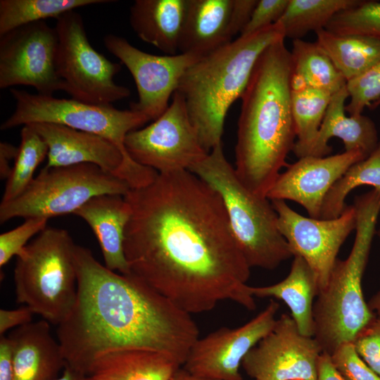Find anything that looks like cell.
Listing matches in <instances>:
<instances>
[{"instance_id": "1", "label": "cell", "mask_w": 380, "mask_h": 380, "mask_svg": "<svg viewBox=\"0 0 380 380\" xmlns=\"http://www.w3.org/2000/svg\"><path fill=\"white\" fill-rule=\"evenodd\" d=\"M124 251L131 274L189 314L231 300L255 309L250 269L220 195L189 170L130 189Z\"/></svg>"}, {"instance_id": "2", "label": "cell", "mask_w": 380, "mask_h": 380, "mask_svg": "<svg viewBox=\"0 0 380 380\" xmlns=\"http://www.w3.org/2000/svg\"><path fill=\"white\" fill-rule=\"evenodd\" d=\"M77 299L56 336L66 365L86 376L106 354L146 350L183 365L198 338L191 314L132 274L112 271L76 245Z\"/></svg>"}, {"instance_id": "3", "label": "cell", "mask_w": 380, "mask_h": 380, "mask_svg": "<svg viewBox=\"0 0 380 380\" xmlns=\"http://www.w3.org/2000/svg\"><path fill=\"white\" fill-rule=\"evenodd\" d=\"M284 39L260 55L241 97L235 170L251 192L267 198L293 151L296 137L291 108L292 61Z\"/></svg>"}, {"instance_id": "4", "label": "cell", "mask_w": 380, "mask_h": 380, "mask_svg": "<svg viewBox=\"0 0 380 380\" xmlns=\"http://www.w3.org/2000/svg\"><path fill=\"white\" fill-rule=\"evenodd\" d=\"M285 39L280 23L234 41L201 57L182 77L177 91L206 151L222 142L227 113L241 98L262 52Z\"/></svg>"}, {"instance_id": "5", "label": "cell", "mask_w": 380, "mask_h": 380, "mask_svg": "<svg viewBox=\"0 0 380 380\" xmlns=\"http://www.w3.org/2000/svg\"><path fill=\"white\" fill-rule=\"evenodd\" d=\"M353 205L357 225L351 251L346 260L337 259L313 305V337L329 355L342 343L353 342L376 317L365 300L362 280L380 212V193L356 196Z\"/></svg>"}, {"instance_id": "6", "label": "cell", "mask_w": 380, "mask_h": 380, "mask_svg": "<svg viewBox=\"0 0 380 380\" xmlns=\"http://www.w3.org/2000/svg\"><path fill=\"white\" fill-rule=\"evenodd\" d=\"M189 171L220 195L233 234L250 267L271 270L293 257L279 232L272 203L243 184L227 160L222 142Z\"/></svg>"}, {"instance_id": "7", "label": "cell", "mask_w": 380, "mask_h": 380, "mask_svg": "<svg viewBox=\"0 0 380 380\" xmlns=\"http://www.w3.org/2000/svg\"><path fill=\"white\" fill-rule=\"evenodd\" d=\"M75 247L67 230L47 226L17 256L16 301L56 326L77 299Z\"/></svg>"}, {"instance_id": "8", "label": "cell", "mask_w": 380, "mask_h": 380, "mask_svg": "<svg viewBox=\"0 0 380 380\" xmlns=\"http://www.w3.org/2000/svg\"><path fill=\"white\" fill-rule=\"evenodd\" d=\"M129 185L93 164L44 166L19 196L0 204V223L15 217L49 219L73 214L94 196H125Z\"/></svg>"}, {"instance_id": "9", "label": "cell", "mask_w": 380, "mask_h": 380, "mask_svg": "<svg viewBox=\"0 0 380 380\" xmlns=\"http://www.w3.org/2000/svg\"><path fill=\"white\" fill-rule=\"evenodd\" d=\"M10 92L15 100V108L1 125V130L34 123L61 125L108 139L127 158H131L124 145L127 134L150 121L141 113L118 109L113 105L34 94L15 88L10 89Z\"/></svg>"}, {"instance_id": "10", "label": "cell", "mask_w": 380, "mask_h": 380, "mask_svg": "<svg viewBox=\"0 0 380 380\" xmlns=\"http://www.w3.org/2000/svg\"><path fill=\"white\" fill-rule=\"evenodd\" d=\"M56 20V68L62 91L72 99L96 105H112L129 97L130 90L114 81L121 63L111 62L91 45L82 15L72 11Z\"/></svg>"}, {"instance_id": "11", "label": "cell", "mask_w": 380, "mask_h": 380, "mask_svg": "<svg viewBox=\"0 0 380 380\" xmlns=\"http://www.w3.org/2000/svg\"><path fill=\"white\" fill-rule=\"evenodd\" d=\"M124 145L132 160L158 173L189 170L208 154L177 91L165 111L149 125L128 133Z\"/></svg>"}, {"instance_id": "12", "label": "cell", "mask_w": 380, "mask_h": 380, "mask_svg": "<svg viewBox=\"0 0 380 380\" xmlns=\"http://www.w3.org/2000/svg\"><path fill=\"white\" fill-rule=\"evenodd\" d=\"M58 37L46 21L23 25L0 36V88L33 87L53 96L63 90L56 68Z\"/></svg>"}, {"instance_id": "13", "label": "cell", "mask_w": 380, "mask_h": 380, "mask_svg": "<svg viewBox=\"0 0 380 380\" xmlns=\"http://www.w3.org/2000/svg\"><path fill=\"white\" fill-rule=\"evenodd\" d=\"M48 147L47 167L93 164L126 182L145 186L158 172L127 158L113 142L101 136L53 123L30 124Z\"/></svg>"}, {"instance_id": "14", "label": "cell", "mask_w": 380, "mask_h": 380, "mask_svg": "<svg viewBox=\"0 0 380 380\" xmlns=\"http://www.w3.org/2000/svg\"><path fill=\"white\" fill-rule=\"evenodd\" d=\"M271 203L278 216L279 232L293 256H300L306 261L322 291L328 283L341 246L356 228L354 205H347L336 218L322 220L303 216L283 200Z\"/></svg>"}, {"instance_id": "15", "label": "cell", "mask_w": 380, "mask_h": 380, "mask_svg": "<svg viewBox=\"0 0 380 380\" xmlns=\"http://www.w3.org/2000/svg\"><path fill=\"white\" fill-rule=\"evenodd\" d=\"M103 44L134 78L138 100L130 104V109L142 113L150 121L165 111L183 75L201 58L191 53L159 56L146 53L113 34L103 37Z\"/></svg>"}, {"instance_id": "16", "label": "cell", "mask_w": 380, "mask_h": 380, "mask_svg": "<svg viewBox=\"0 0 380 380\" xmlns=\"http://www.w3.org/2000/svg\"><path fill=\"white\" fill-rule=\"evenodd\" d=\"M322 349L282 314L272 330L244 357L241 366L255 380H317Z\"/></svg>"}, {"instance_id": "17", "label": "cell", "mask_w": 380, "mask_h": 380, "mask_svg": "<svg viewBox=\"0 0 380 380\" xmlns=\"http://www.w3.org/2000/svg\"><path fill=\"white\" fill-rule=\"evenodd\" d=\"M279 305L267 307L245 324L221 327L198 339L191 347L183 368L189 373L215 380H243L239 367L246 354L273 328Z\"/></svg>"}, {"instance_id": "18", "label": "cell", "mask_w": 380, "mask_h": 380, "mask_svg": "<svg viewBox=\"0 0 380 380\" xmlns=\"http://www.w3.org/2000/svg\"><path fill=\"white\" fill-rule=\"evenodd\" d=\"M365 158L358 151L300 158L279 174L267 198L296 202L310 217L319 219L324 198L332 185L352 165Z\"/></svg>"}, {"instance_id": "19", "label": "cell", "mask_w": 380, "mask_h": 380, "mask_svg": "<svg viewBox=\"0 0 380 380\" xmlns=\"http://www.w3.org/2000/svg\"><path fill=\"white\" fill-rule=\"evenodd\" d=\"M8 337L13 348V380H51L65 367L61 345L47 321L18 327Z\"/></svg>"}, {"instance_id": "20", "label": "cell", "mask_w": 380, "mask_h": 380, "mask_svg": "<svg viewBox=\"0 0 380 380\" xmlns=\"http://www.w3.org/2000/svg\"><path fill=\"white\" fill-rule=\"evenodd\" d=\"M73 214L91 227L101 248L104 265L120 274H131L124 251L125 231L131 208L124 196H94Z\"/></svg>"}, {"instance_id": "21", "label": "cell", "mask_w": 380, "mask_h": 380, "mask_svg": "<svg viewBox=\"0 0 380 380\" xmlns=\"http://www.w3.org/2000/svg\"><path fill=\"white\" fill-rule=\"evenodd\" d=\"M233 0H187L178 51L205 56L230 43Z\"/></svg>"}, {"instance_id": "22", "label": "cell", "mask_w": 380, "mask_h": 380, "mask_svg": "<svg viewBox=\"0 0 380 380\" xmlns=\"http://www.w3.org/2000/svg\"><path fill=\"white\" fill-rule=\"evenodd\" d=\"M349 97L346 85L331 96L317 137L308 156L324 157L332 151L331 137L341 139L345 151H358L367 158L376 148L379 137L374 122L367 116H347L345 102Z\"/></svg>"}, {"instance_id": "23", "label": "cell", "mask_w": 380, "mask_h": 380, "mask_svg": "<svg viewBox=\"0 0 380 380\" xmlns=\"http://www.w3.org/2000/svg\"><path fill=\"white\" fill-rule=\"evenodd\" d=\"M187 0H136L129 9V23L143 42L165 55L177 53Z\"/></svg>"}, {"instance_id": "24", "label": "cell", "mask_w": 380, "mask_h": 380, "mask_svg": "<svg viewBox=\"0 0 380 380\" xmlns=\"http://www.w3.org/2000/svg\"><path fill=\"white\" fill-rule=\"evenodd\" d=\"M293 258L290 272L285 279L270 286H249L248 290L253 297L275 298L284 301L299 331L313 337V300L319 292L318 284L306 261L298 255Z\"/></svg>"}, {"instance_id": "25", "label": "cell", "mask_w": 380, "mask_h": 380, "mask_svg": "<svg viewBox=\"0 0 380 380\" xmlns=\"http://www.w3.org/2000/svg\"><path fill=\"white\" fill-rule=\"evenodd\" d=\"M182 366L163 353L146 350L112 352L95 360L86 376L95 380H172Z\"/></svg>"}, {"instance_id": "26", "label": "cell", "mask_w": 380, "mask_h": 380, "mask_svg": "<svg viewBox=\"0 0 380 380\" xmlns=\"http://www.w3.org/2000/svg\"><path fill=\"white\" fill-rule=\"evenodd\" d=\"M317 43L346 82L361 75L380 60V40L364 35L315 32Z\"/></svg>"}, {"instance_id": "27", "label": "cell", "mask_w": 380, "mask_h": 380, "mask_svg": "<svg viewBox=\"0 0 380 380\" xmlns=\"http://www.w3.org/2000/svg\"><path fill=\"white\" fill-rule=\"evenodd\" d=\"M291 87H308L333 95L346 80L317 42L293 40Z\"/></svg>"}, {"instance_id": "28", "label": "cell", "mask_w": 380, "mask_h": 380, "mask_svg": "<svg viewBox=\"0 0 380 380\" xmlns=\"http://www.w3.org/2000/svg\"><path fill=\"white\" fill-rule=\"evenodd\" d=\"M331 94L308 87H291V108L298 140L293 152L308 156L317 137Z\"/></svg>"}, {"instance_id": "29", "label": "cell", "mask_w": 380, "mask_h": 380, "mask_svg": "<svg viewBox=\"0 0 380 380\" xmlns=\"http://www.w3.org/2000/svg\"><path fill=\"white\" fill-rule=\"evenodd\" d=\"M361 0H289L277 23L285 38L301 39L308 32L324 29L338 13L356 6Z\"/></svg>"}, {"instance_id": "30", "label": "cell", "mask_w": 380, "mask_h": 380, "mask_svg": "<svg viewBox=\"0 0 380 380\" xmlns=\"http://www.w3.org/2000/svg\"><path fill=\"white\" fill-rule=\"evenodd\" d=\"M110 0H1L0 36L27 24L57 19L75 8Z\"/></svg>"}, {"instance_id": "31", "label": "cell", "mask_w": 380, "mask_h": 380, "mask_svg": "<svg viewBox=\"0 0 380 380\" xmlns=\"http://www.w3.org/2000/svg\"><path fill=\"white\" fill-rule=\"evenodd\" d=\"M362 185L372 186L380 193V141L367 158L352 165L332 185L324 198L319 219L339 217L347 206L346 196Z\"/></svg>"}, {"instance_id": "32", "label": "cell", "mask_w": 380, "mask_h": 380, "mask_svg": "<svg viewBox=\"0 0 380 380\" xmlns=\"http://www.w3.org/2000/svg\"><path fill=\"white\" fill-rule=\"evenodd\" d=\"M48 147L42 137L30 125L23 126L20 143L9 177L6 179L1 202L19 196L33 180L34 173L47 157Z\"/></svg>"}, {"instance_id": "33", "label": "cell", "mask_w": 380, "mask_h": 380, "mask_svg": "<svg viewBox=\"0 0 380 380\" xmlns=\"http://www.w3.org/2000/svg\"><path fill=\"white\" fill-rule=\"evenodd\" d=\"M327 30L337 34H358L380 40V1H362L336 14Z\"/></svg>"}, {"instance_id": "34", "label": "cell", "mask_w": 380, "mask_h": 380, "mask_svg": "<svg viewBox=\"0 0 380 380\" xmlns=\"http://www.w3.org/2000/svg\"><path fill=\"white\" fill-rule=\"evenodd\" d=\"M350 102L346 111L350 115L362 114L365 107L380 99V60L361 75L346 82Z\"/></svg>"}, {"instance_id": "35", "label": "cell", "mask_w": 380, "mask_h": 380, "mask_svg": "<svg viewBox=\"0 0 380 380\" xmlns=\"http://www.w3.org/2000/svg\"><path fill=\"white\" fill-rule=\"evenodd\" d=\"M48 219H25L18 227L0 235V267L6 265L13 256H18L27 245V241L47 227Z\"/></svg>"}, {"instance_id": "36", "label": "cell", "mask_w": 380, "mask_h": 380, "mask_svg": "<svg viewBox=\"0 0 380 380\" xmlns=\"http://www.w3.org/2000/svg\"><path fill=\"white\" fill-rule=\"evenodd\" d=\"M330 357L345 380H380V376L360 356L353 342L340 345Z\"/></svg>"}, {"instance_id": "37", "label": "cell", "mask_w": 380, "mask_h": 380, "mask_svg": "<svg viewBox=\"0 0 380 380\" xmlns=\"http://www.w3.org/2000/svg\"><path fill=\"white\" fill-rule=\"evenodd\" d=\"M353 343L360 356L380 376V317L376 316L365 326Z\"/></svg>"}, {"instance_id": "38", "label": "cell", "mask_w": 380, "mask_h": 380, "mask_svg": "<svg viewBox=\"0 0 380 380\" xmlns=\"http://www.w3.org/2000/svg\"><path fill=\"white\" fill-rule=\"evenodd\" d=\"M289 0H258L251 18L240 34L247 36L275 24L284 13Z\"/></svg>"}, {"instance_id": "39", "label": "cell", "mask_w": 380, "mask_h": 380, "mask_svg": "<svg viewBox=\"0 0 380 380\" xmlns=\"http://www.w3.org/2000/svg\"><path fill=\"white\" fill-rule=\"evenodd\" d=\"M35 314L26 305L17 309L0 310V334L32 322Z\"/></svg>"}, {"instance_id": "40", "label": "cell", "mask_w": 380, "mask_h": 380, "mask_svg": "<svg viewBox=\"0 0 380 380\" xmlns=\"http://www.w3.org/2000/svg\"><path fill=\"white\" fill-rule=\"evenodd\" d=\"M258 0H233L230 27L233 36L242 32L248 23Z\"/></svg>"}, {"instance_id": "41", "label": "cell", "mask_w": 380, "mask_h": 380, "mask_svg": "<svg viewBox=\"0 0 380 380\" xmlns=\"http://www.w3.org/2000/svg\"><path fill=\"white\" fill-rule=\"evenodd\" d=\"M0 380H13V348L5 335L0 338Z\"/></svg>"}, {"instance_id": "42", "label": "cell", "mask_w": 380, "mask_h": 380, "mask_svg": "<svg viewBox=\"0 0 380 380\" xmlns=\"http://www.w3.org/2000/svg\"><path fill=\"white\" fill-rule=\"evenodd\" d=\"M18 153V148L7 142L0 144V177L7 179L11 172L12 167L10 163L15 160Z\"/></svg>"}, {"instance_id": "43", "label": "cell", "mask_w": 380, "mask_h": 380, "mask_svg": "<svg viewBox=\"0 0 380 380\" xmlns=\"http://www.w3.org/2000/svg\"><path fill=\"white\" fill-rule=\"evenodd\" d=\"M317 380H345L331 362L330 355L322 353L318 362Z\"/></svg>"}, {"instance_id": "44", "label": "cell", "mask_w": 380, "mask_h": 380, "mask_svg": "<svg viewBox=\"0 0 380 380\" xmlns=\"http://www.w3.org/2000/svg\"><path fill=\"white\" fill-rule=\"evenodd\" d=\"M84 376H85L65 365L61 376L51 380H82Z\"/></svg>"}, {"instance_id": "45", "label": "cell", "mask_w": 380, "mask_h": 380, "mask_svg": "<svg viewBox=\"0 0 380 380\" xmlns=\"http://www.w3.org/2000/svg\"><path fill=\"white\" fill-rule=\"evenodd\" d=\"M172 380H215L207 378H203L194 375L187 372L184 368H179L175 374Z\"/></svg>"}, {"instance_id": "46", "label": "cell", "mask_w": 380, "mask_h": 380, "mask_svg": "<svg viewBox=\"0 0 380 380\" xmlns=\"http://www.w3.org/2000/svg\"><path fill=\"white\" fill-rule=\"evenodd\" d=\"M377 234L380 239V229L377 232ZM367 304L376 315L380 317V291L370 298Z\"/></svg>"}, {"instance_id": "47", "label": "cell", "mask_w": 380, "mask_h": 380, "mask_svg": "<svg viewBox=\"0 0 380 380\" xmlns=\"http://www.w3.org/2000/svg\"><path fill=\"white\" fill-rule=\"evenodd\" d=\"M379 104H380V99L378 100L377 101L374 102V103L372 105L371 108H376V107L378 105H379Z\"/></svg>"}, {"instance_id": "48", "label": "cell", "mask_w": 380, "mask_h": 380, "mask_svg": "<svg viewBox=\"0 0 380 380\" xmlns=\"http://www.w3.org/2000/svg\"><path fill=\"white\" fill-rule=\"evenodd\" d=\"M82 380H95V379H92V378L90 377V376H84V377L82 379Z\"/></svg>"}]
</instances>
